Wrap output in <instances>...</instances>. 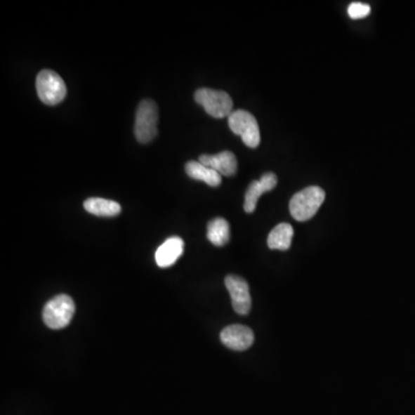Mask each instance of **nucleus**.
I'll list each match as a JSON object with an SVG mask.
<instances>
[{
    "label": "nucleus",
    "mask_w": 415,
    "mask_h": 415,
    "mask_svg": "<svg viewBox=\"0 0 415 415\" xmlns=\"http://www.w3.org/2000/svg\"><path fill=\"white\" fill-rule=\"evenodd\" d=\"M293 235L294 231L290 224L287 223L278 224L268 237V246L270 249L287 251L291 247Z\"/></svg>",
    "instance_id": "obj_14"
},
{
    "label": "nucleus",
    "mask_w": 415,
    "mask_h": 415,
    "mask_svg": "<svg viewBox=\"0 0 415 415\" xmlns=\"http://www.w3.org/2000/svg\"><path fill=\"white\" fill-rule=\"evenodd\" d=\"M225 286L230 292L232 306L240 315H247L251 307V293L248 283L242 277L229 275L225 278Z\"/></svg>",
    "instance_id": "obj_7"
},
{
    "label": "nucleus",
    "mask_w": 415,
    "mask_h": 415,
    "mask_svg": "<svg viewBox=\"0 0 415 415\" xmlns=\"http://www.w3.org/2000/svg\"><path fill=\"white\" fill-rule=\"evenodd\" d=\"M158 107L152 100H143L136 111L134 133L140 143H149L157 136Z\"/></svg>",
    "instance_id": "obj_4"
},
{
    "label": "nucleus",
    "mask_w": 415,
    "mask_h": 415,
    "mask_svg": "<svg viewBox=\"0 0 415 415\" xmlns=\"http://www.w3.org/2000/svg\"><path fill=\"white\" fill-rule=\"evenodd\" d=\"M206 237L213 245L224 246L230 240V225L225 219L217 217L208 224Z\"/></svg>",
    "instance_id": "obj_15"
},
{
    "label": "nucleus",
    "mask_w": 415,
    "mask_h": 415,
    "mask_svg": "<svg viewBox=\"0 0 415 415\" xmlns=\"http://www.w3.org/2000/svg\"><path fill=\"white\" fill-rule=\"evenodd\" d=\"M220 341L233 351H245L254 343V334L245 325H230L220 332Z\"/></svg>",
    "instance_id": "obj_8"
},
{
    "label": "nucleus",
    "mask_w": 415,
    "mask_h": 415,
    "mask_svg": "<svg viewBox=\"0 0 415 415\" xmlns=\"http://www.w3.org/2000/svg\"><path fill=\"white\" fill-rule=\"evenodd\" d=\"M370 10L371 8H370L369 5H367V4L352 3L348 6V12L351 19L357 20L364 19L366 16L369 15Z\"/></svg>",
    "instance_id": "obj_16"
},
{
    "label": "nucleus",
    "mask_w": 415,
    "mask_h": 415,
    "mask_svg": "<svg viewBox=\"0 0 415 415\" xmlns=\"http://www.w3.org/2000/svg\"><path fill=\"white\" fill-rule=\"evenodd\" d=\"M229 127L235 136L242 138V142L249 148H256L261 142V134L258 120L251 112L245 110H237L230 114Z\"/></svg>",
    "instance_id": "obj_6"
},
{
    "label": "nucleus",
    "mask_w": 415,
    "mask_h": 415,
    "mask_svg": "<svg viewBox=\"0 0 415 415\" xmlns=\"http://www.w3.org/2000/svg\"><path fill=\"white\" fill-rule=\"evenodd\" d=\"M324 199V190L321 187H307L291 199V215L298 222H306L319 211Z\"/></svg>",
    "instance_id": "obj_1"
},
{
    "label": "nucleus",
    "mask_w": 415,
    "mask_h": 415,
    "mask_svg": "<svg viewBox=\"0 0 415 415\" xmlns=\"http://www.w3.org/2000/svg\"><path fill=\"white\" fill-rule=\"evenodd\" d=\"M74 312V301L71 296L59 294L46 303L43 309V321L48 328L59 330L71 323Z\"/></svg>",
    "instance_id": "obj_2"
},
{
    "label": "nucleus",
    "mask_w": 415,
    "mask_h": 415,
    "mask_svg": "<svg viewBox=\"0 0 415 415\" xmlns=\"http://www.w3.org/2000/svg\"><path fill=\"white\" fill-rule=\"evenodd\" d=\"M195 102L200 104L206 112L213 118H229L233 112V100L229 93L222 91H213L210 88H201L194 95Z\"/></svg>",
    "instance_id": "obj_5"
},
{
    "label": "nucleus",
    "mask_w": 415,
    "mask_h": 415,
    "mask_svg": "<svg viewBox=\"0 0 415 415\" xmlns=\"http://www.w3.org/2000/svg\"><path fill=\"white\" fill-rule=\"evenodd\" d=\"M36 91L43 103L53 107L65 100L67 88L60 75L51 70H43L36 79Z\"/></svg>",
    "instance_id": "obj_3"
},
{
    "label": "nucleus",
    "mask_w": 415,
    "mask_h": 415,
    "mask_svg": "<svg viewBox=\"0 0 415 415\" xmlns=\"http://www.w3.org/2000/svg\"><path fill=\"white\" fill-rule=\"evenodd\" d=\"M199 162L225 177L235 176L238 169L237 157L231 152H222L217 154H201Z\"/></svg>",
    "instance_id": "obj_10"
},
{
    "label": "nucleus",
    "mask_w": 415,
    "mask_h": 415,
    "mask_svg": "<svg viewBox=\"0 0 415 415\" xmlns=\"http://www.w3.org/2000/svg\"><path fill=\"white\" fill-rule=\"evenodd\" d=\"M277 176L272 172H268L263 174L260 180H254L248 187L247 192L245 195V204H244V209L246 213H254L258 206V201L261 197L262 194L270 192L277 186Z\"/></svg>",
    "instance_id": "obj_9"
},
{
    "label": "nucleus",
    "mask_w": 415,
    "mask_h": 415,
    "mask_svg": "<svg viewBox=\"0 0 415 415\" xmlns=\"http://www.w3.org/2000/svg\"><path fill=\"white\" fill-rule=\"evenodd\" d=\"M185 170L188 177L194 180L203 181L210 187H218L222 184V176L217 171L202 164L201 162H187Z\"/></svg>",
    "instance_id": "obj_12"
},
{
    "label": "nucleus",
    "mask_w": 415,
    "mask_h": 415,
    "mask_svg": "<svg viewBox=\"0 0 415 415\" xmlns=\"http://www.w3.org/2000/svg\"><path fill=\"white\" fill-rule=\"evenodd\" d=\"M184 253V240L179 237L168 239L163 245L159 246L154 260L158 267L169 268L173 265Z\"/></svg>",
    "instance_id": "obj_11"
},
{
    "label": "nucleus",
    "mask_w": 415,
    "mask_h": 415,
    "mask_svg": "<svg viewBox=\"0 0 415 415\" xmlns=\"http://www.w3.org/2000/svg\"><path fill=\"white\" fill-rule=\"evenodd\" d=\"M84 206L86 211L98 217H114L121 211L119 203L102 197H91L84 201Z\"/></svg>",
    "instance_id": "obj_13"
}]
</instances>
